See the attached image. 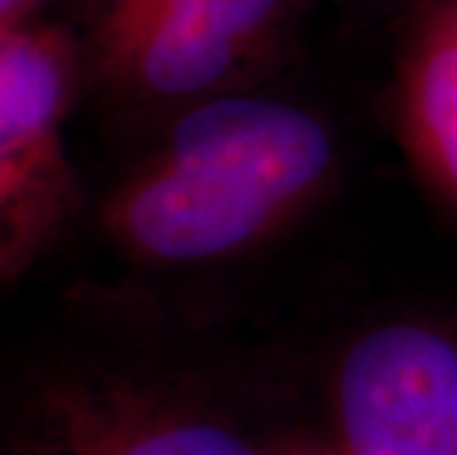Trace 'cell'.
<instances>
[{
	"label": "cell",
	"mask_w": 457,
	"mask_h": 455,
	"mask_svg": "<svg viewBox=\"0 0 457 455\" xmlns=\"http://www.w3.org/2000/svg\"><path fill=\"white\" fill-rule=\"evenodd\" d=\"M280 384L195 299L80 284L0 367V455H293Z\"/></svg>",
	"instance_id": "6da1fadb"
},
{
	"label": "cell",
	"mask_w": 457,
	"mask_h": 455,
	"mask_svg": "<svg viewBox=\"0 0 457 455\" xmlns=\"http://www.w3.org/2000/svg\"><path fill=\"white\" fill-rule=\"evenodd\" d=\"M334 166L337 145L316 113L219 95L171 115L160 142L104 198L98 225L136 284L207 273L293 225Z\"/></svg>",
	"instance_id": "7a4b0ae2"
},
{
	"label": "cell",
	"mask_w": 457,
	"mask_h": 455,
	"mask_svg": "<svg viewBox=\"0 0 457 455\" xmlns=\"http://www.w3.org/2000/svg\"><path fill=\"white\" fill-rule=\"evenodd\" d=\"M74 56L51 30L0 38V281L33 269L77 210L65 148Z\"/></svg>",
	"instance_id": "3957f363"
},
{
	"label": "cell",
	"mask_w": 457,
	"mask_h": 455,
	"mask_svg": "<svg viewBox=\"0 0 457 455\" xmlns=\"http://www.w3.org/2000/svg\"><path fill=\"white\" fill-rule=\"evenodd\" d=\"M330 414L343 455H457V328L366 325L334 364Z\"/></svg>",
	"instance_id": "277c9868"
},
{
	"label": "cell",
	"mask_w": 457,
	"mask_h": 455,
	"mask_svg": "<svg viewBox=\"0 0 457 455\" xmlns=\"http://www.w3.org/2000/svg\"><path fill=\"white\" fill-rule=\"evenodd\" d=\"M289 0H98L110 83L136 104L187 110L228 95Z\"/></svg>",
	"instance_id": "5b68a950"
},
{
	"label": "cell",
	"mask_w": 457,
	"mask_h": 455,
	"mask_svg": "<svg viewBox=\"0 0 457 455\" xmlns=\"http://www.w3.org/2000/svg\"><path fill=\"white\" fill-rule=\"evenodd\" d=\"M398 124L416 172L457 205V0L416 21L398 80Z\"/></svg>",
	"instance_id": "8992f818"
},
{
	"label": "cell",
	"mask_w": 457,
	"mask_h": 455,
	"mask_svg": "<svg viewBox=\"0 0 457 455\" xmlns=\"http://www.w3.org/2000/svg\"><path fill=\"white\" fill-rule=\"evenodd\" d=\"M38 0H0V30L12 33L18 30V21L30 13Z\"/></svg>",
	"instance_id": "52a82bcc"
},
{
	"label": "cell",
	"mask_w": 457,
	"mask_h": 455,
	"mask_svg": "<svg viewBox=\"0 0 457 455\" xmlns=\"http://www.w3.org/2000/svg\"><path fill=\"white\" fill-rule=\"evenodd\" d=\"M4 36H6V33H4V30H0V38H4Z\"/></svg>",
	"instance_id": "ba28073f"
}]
</instances>
